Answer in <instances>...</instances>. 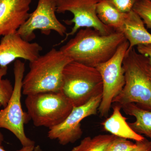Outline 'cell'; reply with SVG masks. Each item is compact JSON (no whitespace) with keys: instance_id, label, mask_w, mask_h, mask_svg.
<instances>
[{"instance_id":"10","label":"cell","mask_w":151,"mask_h":151,"mask_svg":"<svg viewBox=\"0 0 151 151\" xmlns=\"http://www.w3.org/2000/svg\"><path fill=\"white\" fill-rule=\"evenodd\" d=\"M102 94L92 98L86 104L73 107L70 114L63 122L49 129L47 137L57 140L62 145L75 142L82 136L81 122L89 116L96 115L102 100Z\"/></svg>"},{"instance_id":"6","label":"cell","mask_w":151,"mask_h":151,"mask_svg":"<svg viewBox=\"0 0 151 151\" xmlns=\"http://www.w3.org/2000/svg\"><path fill=\"white\" fill-rule=\"evenodd\" d=\"M25 70L24 62L19 59L15 61L13 92L7 105L0 110V129H6L13 133L23 147L35 145V142L27 136L24 131L25 124L31 120L28 113L23 110L22 106V81Z\"/></svg>"},{"instance_id":"2","label":"cell","mask_w":151,"mask_h":151,"mask_svg":"<svg viewBox=\"0 0 151 151\" xmlns=\"http://www.w3.org/2000/svg\"><path fill=\"white\" fill-rule=\"evenodd\" d=\"M72 61L60 50L55 48L40 55L29 62V71L23 79L22 94L27 96L61 92L63 70Z\"/></svg>"},{"instance_id":"15","label":"cell","mask_w":151,"mask_h":151,"mask_svg":"<svg viewBox=\"0 0 151 151\" xmlns=\"http://www.w3.org/2000/svg\"><path fill=\"white\" fill-rule=\"evenodd\" d=\"M96 13L103 24L120 32L128 12H121L108 0H100L97 5Z\"/></svg>"},{"instance_id":"20","label":"cell","mask_w":151,"mask_h":151,"mask_svg":"<svg viewBox=\"0 0 151 151\" xmlns=\"http://www.w3.org/2000/svg\"><path fill=\"white\" fill-rule=\"evenodd\" d=\"M136 145V143H133L127 139L116 137L105 151H129L135 147Z\"/></svg>"},{"instance_id":"13","label":"cell","mask_w":151,"mask_h":151,"mask_svg":"<svg viewBox=\"0 0 151 151\" xmlns=\"http://www.w3.org/2000/svg\"><path fill=\"white\" fill-rule=\"evenodd\" d=\"M120 32L123 33L129 42L127 50L135 46L151 45V34L146 29L140 17L133 10L127 13Z\"/></svg>"},{"instance_id":"5","label":"cell","mask_w":151,"mask_h":151,"mask_svg":"<svg viewBox=\"0 0 151 151\" xmlns=\"http://www.w3.org/2000/svg\"><path fill=\"white\" fill-rule=\"evenodd\" d=\"M25 104L34 125L49 129L63 122L73 107L62 91L27 95Z\"/></svg>"},{"instance_id":"9","label":"cell","mask_w":151,"mask_h":151,"mask_svg":"<svg viewBox=\"0 0 151 151\" xmlns=\"http://www.w3.org/2000/svg\"><path fill=\"white\" fill-rule=\"evenodd\" d=\"M56 0H38L37 6L17 31L25 40L31 42L36 37L35 31L40 30L48 35L54 31L61 36L67 33V28L56 15Z\"/></svg>"},{"instance_id":"12","label":"cell","mask_w":151,"mask_h":151,"mask_svg":"<svg viewBox=\"0 0 151 151\" xmlns=\"http://www.w3.org/2000/svg\"><path fill=\"white\" fill-rule=\"evenodd\" d=\"M32 0H0V37L17 32L26 21Z\"/></svg>"},{"instance_id":"3","label":"cell","mask_w":151,"mask_h":151,"mask_svg":"<svg viewBox=\"0 0 151 151\" xmlns=\"http://www.w3.org/2000/svg\"><path fill=\"white\" fill-rule=\"evenodd\" d=\"M149 58L134 48L127 50L123 61L125 84L113 103L122 105L134 103L151 111V78L147 72Z\"/></svg>"},{"instance_id":"21","label":"cell","mask_w":151,"mask_h":151,"mask_svg":"<svg viewBox=\"0 0 151 151\" xmlns=\"http://www.w3.org/2000/svg\"><path fill=\"white\" fill-rule=\"evenodd\" d=\"M119 10L127 13L132 10L136 0H108Z\"/></svg>"},{"instance_id":"1","label":"cell","mask_w":151,"mask_h":151,"mask_svg":"<svg viewBox=\"0 0 151 151\" xmlns=\"http://www.w3.org/2000/svg\"><path fill=\"white\" fill-rule=\"evenodd\" d=\"M75 35L60 50L73 61L93 67L110 59L126 40L122 32L103 35L92 28L80 29Z\"/></svg>"},{"instance_id":"14","label":"cell","mask_w":151,"mask_h":151,"mask_svg":"<svg viewBox=\"0 0 151 151\" xmlns=\"http://www.w3.org/2000/svg\"><path fill=\"white\" fill-rule=\"evenodd\" d=\"M115 104L113 107L112 115L101 124L103 129L117 137L132 140L136 142L145 140V137L135 132L130 127L127 122V118L121 113V105Z\"/></svg>"},{"instance_id":"24","label":"cell","mask_w":151,"mask_h":151,"mask_svg":"<svg viewBox=\"0 0 151 151\" xmlns=\"http://www.w3.org/2000/svg\"><path fill=\"white\" fill-rule=\"evenodd\" d=\"M35 145H32L29 146H26V147H23L20 150L17 151H33ZM0 151H7L5 150L1 146H0Z\"/></svg>"},{"instance_id":"7","label":"cell","mask_w":151,"mask_h":151,"mask_svg":"<svg viewBox=\"0 0 151 151\" xmlns=\"http://www.w3.org/2000/svg\"><path fill=\"white\" fill-rule=\"evenodd\" d=\"M129 47V42L126 40L110 59L96 66L101 76L103 83L102 100L98 108L101 117L108 116L113 99L122 92L125 85L123 63Z\"/></svg>"},{"instance_id":"25","label":"cell","mask_w":151,"mask_h":151,"mask_svg":"<svg viewBox=\"0 0 151 151\" xmlns=\"http://www.w3.org/2000/svg\"><path fill=\"white\" fill-rule=\"evenodd\" d=\"M147 72L150 78H151V66L150 65V62H149V65H148Z\"/></svg>"},{"instance_id":"27","label":"cell","mask_w":151,"mask_h":151,"mask_svg":"<svg viewBox=\"0 0 151 151\" xmlns=\"http://www.w3.org/2000/svg\"><path fill=\"white\" fill-rule=\"evenodd\" d=\"M2 105L0 104V108H1V106ZM3 139H4V138H3V135L0 133V146H1L2 143V142L3 141Z\"/></svg>"},{"instance_id":"23","label":"cell","mask_w":151,"mask_h":151,"mask_svg":"<svg viewBox=\"0 0 151 151\" xmlns=\"http://www.w3.org/2000/svg\"><path fill=\"white\" fill-rule=\"evenodd\" d=\"M137 48L139 53L149 58L150 65L151 66V45H138Z\"/></svg>"},{"instance_id":"16","label":"cell","mask_w":151,"mask_h":151,"mask_svg":"<svg viewBox=\"0 0 151 151\" xmlns=\"http://www.w3.org/2000/svg\"><path fill=\"white\" fill-rule=\"evenodd\" d=\"M121 107L127 115L136 119L134 122L129 123L130 127L138 134L147 137L151 142V111L140 108L134 103L122 105Z\"/></svg>"},{"instance_id":"26","label":"cell","mask_w":151,"mask_h":151,"mask_svg":"<svg viewBox=\"0 0 151 151\" xmlns=\"http://www.w3.org/2000/svg\"><path fill=\"white\" fill-rule=\"evenodd\" d=\"M33 151H42L41 148L40 146L39 145L35 146L34 149Z\"/></svg>"},{"instance_id":"18","label":"cell","mask_w":151,"mask_h":151,"mask_svg":"<svg viewBox=\"0 0 151 151\" xmlns=\"http://www.w3.org/2000/svg\"><path fill=\"white\" fill-rule=\"evenodd\" d=\"M7 70V66H0V104L4 108L7 105L14 90V86L11 81L3 78L6 75Z\"/></svg>"},{"instance_id":"8","label":"cell","mask_w":151,"mask_h":151,"mask_svg":"<svg viewBox=\"0 0 151 151\" xmlns=\"http://www.w3.org/2000/svg\"><path fill=\"white\" fill-rule=\"evenodd\" d=\"M100 0H56V12L64 14L69 12L73 14L71 20L64 22L73 24L70 32L65 34V38L58 45L67 40L70 36L74 35L78 30L84 28H92L99 31L103 35H108L115 32L113 29L103 24L97 17L96 7Z\"/></svg>"},{"instance_id":"11","label":"cell","mask_w":151,"mask_h":151,"mask_svg":"<svg viewBox=\"0 0 151 151\" xmlns=\"http://www.w3.org/2000/svg\"><path fill=\"white\" fill-rule=\"evenodd\" d=\"M42 50L39 44L25 40L17 31L4 36L0 42V66H7L19 58L32 62Z\"/></svg>"},{"instance_id":"17","label":"cell","mask_w":151,"mask_h":151,"mask_svg":"<svg viewBox=\"0 0 151 151\" xmlns=\"http://www.w3.org/2000/svg\"><path fill=\"white\" fill-rule=\"evenodd\" d=\"M116 137L112 134H100L93 137H86L71 151H105Z\"/></svg>"},{"instance_id":"22","label":"cell","mask_w":151,"mask_h":151,"mask_svg":"<svg viewBox=\"0 0 151 151\" xmlns=\"http://www.w3.org/2000/svg\"><path fill=\"white\" fill-rule=\"evenodd\" d=\"M135 147L129 151H151V142L147 139L140 142H136Z\"/></svg>"},{"instance_id":"19","label":"cell","mask_w":151,"mask_h":151,"mask_svg":"<svg viewBox=\"0 0 151 151\" xmlns=\"http://www.w3.org/2000/svg\"><path fill=\"white\" fill-rule=\"evenodd\" d=\"M132 10L140 17L147 28H151V0H136Z\"/></svg>"},{"instance_id":"4","label":"cell","mask_w":151,"mask_h":151,"mask_svg":"<svg viewBox=\"0 0 151 151\" xmlns=\"http://www.w3.org/2000/svg\"><path fill=\"white\" fill-rule=\"evenodd\" d=\"M103 91L102 77L96 67L74 61L65 66L62 92L73 107L86 104L93 97L102 94Z\"/></svg>"}]
</instances>
